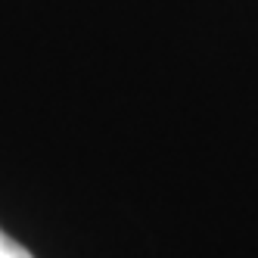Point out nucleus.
<instances>
[{
  "label": "nucleus",
  "mask_w": 258,
  "mask_h": 258,
  "mask_svg": "<svg viewBox=\"0 0 258 258\" xmlns=\"http://www.w3.org/2000/svg\"><path fill=\"white\" fill-rule=\"evenodd\" d=\"M0 258H31V252L25 246H19L13 236H7L4 227H0Z\"/></svg>",
  "instance_id": "nucleus-1"
}]
</instances>
